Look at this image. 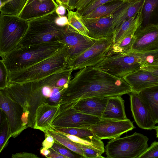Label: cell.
<instances>
[{
  "label": "cell",
  "instance_id": "cell-1",
  "mask_svg": "<svg viewBox=\"0 0 158 158\" xmlns=\"http://www.w3.org/2000/svg\"><path fill=\"white\" fill-rule=\"evenodd\" d=\"M132 92L123 79L98 68L86 67L80 69L69 83L61 96L59 110L71 108L82 99L122 96Z\"/></svg>",
  "mask_w": 158,
  "mask_h": 158
},
{
  "label": "cell",
  "instance_id": "cell-2",
  "mask_svg": "<svg viewBox=\"0 0 158 158\" xmlns=\"http://www.w3.org/2000/svg\"><path fill=\"white\" fill-rule=\"evenodd\" d=\"M64 46L60 41L16 48L2 58L8 72L33 65L53 55Z\"/></svg>",
  "mask_w": 158,
  "mask_h": 158
},
{
  "label": "cell",
  "instance_id": "cell-3",
  "mask_svg": "<svg viewBox=\"0 0 158 158\" xmlns=\"http://www.w3.org/2000/svg\"><path fill=\"white\" fill-rule=\"evenodd\" d=\"M0 90L21 106L24 113L25 124L27 127L33 128L37 109L47 102L40 90L33 82H9L6 87Z\"/></svg>",
  "mask_w": 158,
  "mask_h": 158
},
{
  "label": "cell",
  "instance_id": "cell-4",
  "mask_svg": "<svg viewBox=\"0 0 158 158\" xmlns=\"http://www.w3.org/2000/svg\"><path fill=\"white\" fill-rule=\"evenodd\" d=\"M64 46L53 55L33 65L8 72L9 82L23 83L38 81L68 68Z\"/></svg>",
  "mask_w": 158,
  "mask_h": 158
},
{
  "label": "cell",
  "instance_id": "cell-5",
  "mask_svg": "<svg viewBox=\"0 0 158 158\" xmlns=\"http://www.w3.org/2000/svg\"><path fill=\"white\" fill-rule=\"evenodd\" d=\"M59 16L55 11L28 21L27 29L16 48L60 41L66 25L62 27L57 24Z\"/></svg>",
  "mask_w": 158,
  "mask_h": 158
},
{
  "label": "cell",
  "instance_id": "cell-6",
  "mask_svg": "<svg viewBox=\"0 0 158 158\" xmlns=\"http://www.w3.org/2000/svg\"><path fill=\"white\" fill-rule=\"evenodd\" d=\"M148 137L134 133L125 137L111 139L105 148L107 158H139L148 148Z\"/></svg>",
  "mask_w": 158,
  "mask_h": 158
},
{
  "label": "cell",
  "instance_id": "cell-7",
  "mask_svg": "<svg viewBox=\"0 0 158 158\" xmlns=\"http://www.w3.org/2000/svg\"><path fill=\"white\" fill-rule=\"evenodd\" d=\"M28 27V21L18 16L0 14V56L1 58L17 47Z\"/></svg>",
  "mask_w": 158,
  "mask_h": 158
},
{
  "label": "cell",
  "instance_id": "cell-8",
  "mask_svg": "<svg viewBox=\"0 0 158 158\" xmlns=\"http://www.w3.org/2000/svg\"><path fill=\"white\" fill-rule=\"evenodd\" d=\"M120 79L142 67L138 52L132 51L115 54L108 56L93 66Z\"/></svg>",
  "mask_w": 158,
  "mask_h": 158
},
{
  "label": "cell",
  "instance_id": "cell-9",
  "mask_svg": "<svg viewBox=\"0 0 158 158\" xmlns=\"http://www.w3.org/2000/svg\"><path fill=\"white\" fill-rule=\"evenodd\" d=\"M113 44L112 37L96 40L90 47L69 60V67L75 70L95 66L110 56Z\"/></svg>",
  "mask_w": 158,
  "mask_h": 158
},
{
  "label": "cell",
  "instance_id": "cell-10",
  "mask_svg": "<svg viewBox=\"0 0 158 158\" xmlns=\"http://www.w3.org/2000/svg\"><path fill=\"white\" fill-rule=\"evenodd\" d=\"M0 110L8 121L11 137L15 138L28 128L24 122V111L19 104L9 98L0 90Z\"/></svg>",
  "mask_w": 158,
  "mask_h": 158
},
{
  "label": "cell",
  "instance_id": "cell-11",
  "mask_svg": "<svg viewBox=\"0 0 158 158\" xmlns=\"http://www.w3.org/2000/svg\"><path fill=\"white\" fill-rule=\"evenodd\" d=\"M95 116L76 111L73 108L59 110L52 127L88 128L101 120Z\"/></svg>",
  "mask_w": 158,
  "mask_h": 158
},
{
  "label": "cell",
  "instance_id": "cell-12",
  "mask_svg": "<svg viewBox=\"0 0 158 158\" xmlns=\"http://www.w3.org/2000/svg\"><path fill=\"white\" fill-rule=\"evenodd\" d=\"M88 128L102 140L119 137L135 127L133 123L128 119L123 120L101 119Z\"/></svg>",
  "mask_w": 158,
  "mask_h": 158
},
{
  "label": "cell",
  "instance_id": "cell-13",
  "mask_svg": "<svg viewBox=\"0 0 158 158\" xmlns=\"http://www.w3.org/2000/svg\"><path fill=\"white\" fill-rule=\"evenodd\" d=\"M96 40L85 36L68 25L60 38L67 52L68 61L90 47Z\"/></svg>",
  "mask_w": 158,
  "mask_h": 158
},
{
  "label": "cell",
  "instance_id": "cell-14",
  "mask_svg": "<svg viewBox=\"0 0 158 158\" xmlns=\"http://www.w3.org/2000/svg\"><path fill=\"white\" fill-rule=\"evenodd\" d=\"M131 108L134 120L139 127L145 130L155 129L156 124L152 114L138 93L129 94Z\"/></svg>",
  "mask_w": 158,
  "mask_h": 158
},
{
  "label": "cell",
  "instance_id": "cell-15",
  "mask_svg": "<svg viewBox=\"0 0 158 158\" xmlns=\"http://www.w3.org/2000/svg\"><path fill=\"white\" fill-rule=\"evenodd\" d=\"M131 51L143 53L158 49V26L136 30Z\"/></svg>",
  "mask_w": 158,
  "mask_h": 158
},
{
  "label": "cell",
  "instance_id": "cell-16",
  "mask_svg": "<svg viewBox=\"0 0 158 158\" xmlns=\"http://www.w3.org/2000/svg\"><path fill=\"white\" fill-rule=\"evenodd\" d=\"M83 22L88 31L89 36L95 40L112 37L115 32L112 15L94 19L84 18L81 16Z\"/></svg>",
  "mask_w": 158,
  "mask_h": 158
},
{
  "label": "cell",
  "instance_id": "cell-17",
  "mask_svg": "<svg viewBox=\"0 0 158 158\" xmlns=\"http://www.w3.org/2000/svg\"><path fill=\"white\" fill-rule=\"evenodd\" d=\"M58 6L54 0L43 1L27 0L18 17L24 20L29 21L55 11Z\"/></svg>",
  "mask_w": 158,
  "mask_h": 158
},
{
  "label": "cell",
  "instance_id": "cell-18",
  "mask_svg": "<svg viewBox=\"0 0 158 158\" xmlns=\"http://www.w3.org/2000/svg\"><path fill=\"white\" fill-rule=\"evenodd\" d=\"M131 87L132 92L138 93L142 90L158 85V77L141 68L123 78Z\"/></svg>",
  "mask_w": 158,
  "mask_h": 158
},
{
  "label": "cell",
  "instance_id": "cell-19",
  "mask_svg": "<svg viewBox=\"0 0 158 158\" xmlns=\"http://www.w3.org/2000/svg\"><path fill=\"white\" fill-rule=\"evenodd\" d=\"M60 104L52 105L46 102L38 107L36 111L33 128L44 133L52 127L53 120L57 114Z\"/></svg>",
  "mask_w": 158,
  "mask_h": 158
},
{
  "label": "cell",
  "instance_id": "cell-20",
  "mask_svg": "<svg viewBox=\"0 0 158 158\" xmlns=\"http://www.w3.org/2000/svg\"><path fill=\"white\" fill-rule=\"evenodd\" d=\"M108 97H94L80 100L71 108L81 113L101 118Z\"/></svg>",
  "mask_w": 158,
  "mask_h": 158
},
{
  "label": "cell",
  "instance_id": "cell-21",
  "mask_svg": "<svg viewBox=\"0 0 158 158\" xmlns=\"http://www.w3.org/2000/svg\"><path fill=\"white\" fill-rule=\"evenodd\" d=\"M143 1L133 0L126 2L112 14L115 31L124 21L138 15Z\"/></svg>",
  "mask_w": 158,
  "mask_h": 158
},
{
  "label": "cell",
  "instance_id": "cell-22",
  "mask_svg": "<svg viewBox=\"0 0 158 158\" xmlns=\"http://www.w3.org/2000/svg\"><path fill=\"white\" fill-rule=\"evenodd\" d=\"M139 13L141 21L137 30L158 26V0H144Z\"/></svg>",
  "mask_w": 158,
  "mask_h": 158
},
{
  "label": "cell",
  "instance_id": "cell-23",
  "mask_svg": "<svg viewBox=\"0 0 158 158\" xmlns=\"http://www.w3.org/2000/svg\"><path fill=\"white\" fill-rule=\"evenodd\" d=\"M101 119L119 120L128 119L125 112L124 101L121 96L108 97Z\"/></svg>",
  "mask_w": 158,
  "mask_h": 158
},
{
  "label": "cell",
  "instance_id": "cell-24",
  "mask_svg": "<svg viewBox=\"0 0 158 158\" xmlns=\"http://www.w3.org/2000/svg\"><path fill=\"white\" fill-rule=\"evenodd\" d=\"M139 13L135 16L124 21L116 30L113 37V44L116 43L127 35L135 33L141 23Z\"/></svg>",
  "mask_w": 158,
  "mask_h": 158
},
{
  "label": "cell",
  "instance_id": "cell-25",
  "mask_svg": "<svg viewBox=\"0 0 158 158\" xmlns=\"http://www.w3.org/2000/svg\"><path fill=\"white\" fill-rule=\"evenodd\" d=\"M150 110L158 123V85L145 89L138 93Z\"/></svg>",
  "mask_w": 158,
  "mask_h": 158
},
{
  "label": "cell",
  "instance_id": "cell-26",
  "mask_svg": "<svg viewBox=\"0 0 158 158\" xmlns=\"http://www.w3.org/2000/svg\"><path fill=\"white\" fill-rule=\"evenodd\" d=\"M125 2L118 0L111 2L99 6L86 16H81L88 19H94L112 15Z\"/></svg>",
  "mask_w": 158,
  "mask_h": 158
},
{
  "label": "cell",
  "instance_id": "cell-27",
  "mask_svg": "<svg viewBox=\"0 0 158 158\" xmlns=\"http://www.w3.org/2000/svg\"><path fill=\"white\" fill-rule=\"evenodd\" d=\"M45 132H47L52 136L56 142L81 155L83 158H85L82 149L77 143L72 141L60 132L54 130L52 127L47 129Z\"/></svg>",
  "mask_w": 158,
  "mask_h": 158
},
{
  "label": "cell",
  "instance_id": "cell-28",
  "mask_svg": "<svg viewBox=\"0 0 158 158\" xmlns=\"http://www.w3.org/2000/svg\"><path fill=\"white\" fill-rule=\"evenodd\" d=\"M58 132L73 135L80 138L92 140H101L89 128L52 127Z\"/></svg>",
  "mask_w": 158,
  "mask_h": 158
},
{
  "label": "cell",
  "instance_id": "cell-29",
  "mask_svg": "<svg viewBox=\"0 0 158 158\" xmlns=\"http://www.w3.org/2000/svg\"><path fill=\"white\" fill-rule=\"evenodd\" d=\"M27 0H10L0 7L1 14L18 16L23 9Z\"/></svg>",
  "mask_w": 158,
  "mask_h": 158
},
{
  "label": "cell",
  "instance_id": "cell-30",
  "mask_svg": "<svg viewBox=\"0 0 158 158\" xmlns=\"http://www.w3.org/2000/svg\"><path fill=\"white\" fill-rule=\"evenodd\" d=\"M67 10L68 25L81 33L89 37L88 31L82 21L79 13L76 11Z\"/></svg>",
  "mask_w": 158,
  "mask_h": 158
},
{
  "label": "cell",
  "instance_id": "cell-31",
  "mask_svg": "<svg viewBox=\"0 0 158 158\" xmlns=\"http://www.w3.org/2000/svg\"><path fill=\"white\" fill-rule=\"evenodd\" d=\"M134 34H130L120 41L113 44L112 47L110 55L131 51L135 40Z\"/></svg>",
  "mask_w": 158,
  "mask_h": 158
},
{
  "label": "cell",
  "instance_id": "cell-32",
  "mask_svg": "<svg viewBox=\"0 0 158 158\" xmlns=\"http://www.w3.org/2000/svg\"><path fill=\"white\" fill-rule=\"evenodd\" d=\"M60 132L72 141L98 151L102 154L105 152L104 144L102 140L95 141L83 139L73 135Z\"/></svg>",
  "mask_w": 158,
  "mask_h": 158
},
{
  "label": "cell",
  "instance_id": "cell-33",
  "mask_svg": "<svg viewBox=\"0 0 158 158\" xmlns=\"http://www.w3.org/2000/svg\"><path fill=\"white\" fill-rule=\"evenodd\" d=\"M0 152L7 145L10 138L11 137L8 121L6 117L0 122Z\"/></svg>",
  "mask_w": 158,
  "mask_h": 158
},
{
  "label": "cell",
  "instance_id": "cell-34",
  "mask_svg": "<svg viewBox=\"0 0 158 158\" xmlns=\"http://www.w3.org/2000/svg\"><path fill=\"white\" fill-rule=\"evenodd\" d=\"M124 0H93L87 6L83 9L77 11L81 16L86 15L98 6L108 2Z\"/></svg>",
  "mask_w": 158,
  "mask_h": 158
},
{
  "label": "cell",
  "instance_id": "cell-35",
  "mask_svg": "<svg viewBox=\"0 0 158 158\" xmlns=\"http://www.w3.org/2000/svg\"><path fill=\"white\" fill-rule=\"evenodd\" d=\"M51 148L67 158H83L81 155L70 150L55 141Z\"/></svg>",
  "mask_w": 158,
  "mask_h": 158
},
{
  "label": "cell",
  "instance_id": "cell-36",
  "mask_svg": "<svg viewBox=\"0 0 158 158\" xmlns=\"http://www.w3.org/2000/svg\"><path fill=\"white\" fill-rule=\"evenodd\" d=\"M139 53L142 67L145 66L158 59V49L143 53Z\"/></svg>",
  "mask_w": 158,
  "mask_h": 158
},
{
  "label": "cell",
  "instance_id": "cell-37",
  "mask_svg": "<svg viewBox=\"0 0 158 158\" xmlns=\"http://www.w3.org/2000/svg\"><path fill=\"white\" fill-rule=\"evenodd\" d=\"M158 158V141H154L139 158Z\"/></svg>",
  "mask_w": 158,
  "mask_h": 158
},
{
  "label": "cell",
  "instance_id": "cell-38",
  "mask_svg": "<svg viewBox=\"0 0 158 158\" xmlns=\"http://www.w3.org/2000/svg\"><path fill=\"white\" fill-rule=\"evenodd\" d=\"M8 71L3 60H0V89L6 87L9 83Z\"/></svg>",
  "mask_w": 158,
  "mask_h": 158
},
{
  "label": "cell",
  "instance_id": "cell-39",
  "mask_svg": "<svg viewBox=\"0 0 158 158\" xmlns=\"http://www.w3.org/2000/svg\"><path fill=\"white\" fill-rule=\"evenodd\" d=\"M82 149L85 158H104L99 152L81 144L77 143Z\"/></svg>",
  "mask_w": 158,
  "mask_h": 158
},
{
  "label": "cell",
  "instance_id": "cell-40",
  "mask_svg": "<svg viewBox=\"0 0 158 158\" xmlns=\"http://www.w3.org/2000/svg\"><path fill=\"white\" fill-rule=\"evenodd\" d=\"M45 139L42 143V147L49 149L53 145L55 140L52 136L47 132H45Z\"/></svg>",
  "mask_w": 158,
  "mask_h": 158
},
{
  "label": "cell",
  "instance_id": "cell-41",
  "mask_svg": "<svg viewBox=\"0 0 158 158\" xmlns=\"http://www.w3.org/2000/svg\"><path fill=\"white\" fill-rule=\"evenodd\" d=\"M12 158H39L37 155L35 154L26 152L17 153L13 154Z\"/></svg>",
  "mask_w": 158,
  "mask_h": 158
},
{
  "label": "cell",
  "instance_id": "cell-42",
  "mask_svg": "<svg viewBox=\"0 0 158 158\" xmlns=\"http://www.w3.org/2000/svg\"><path fill=\"white\" fill-rule=\"evenodd\" d=\"M57 24L60 26H64L68 25L67 17L65 16H59L56 21Z\"/></svg>",
  "mask_w": 158,
  "mask_h": 158
},
{
  "label": "cell",
  "instance_id": "cell-43",
  "mask_svg": "<svg viewBox=\"0 0 158 158\" xmlns=\"http://www.w3.org/2000/svg\"><path fill=\"white\" fill-rule=\"evenodd\" d=\"M141 68L158 77V66H147L141 67Z\"/></svg>",
  "mask_w": 158,
  "mask_h": 158
},
{
  "label": "cell",
  "instance_id": "cell-44",
  "mask_svg": "<svg viewBox=\"0 0 158 158\" xmlns=\"http://www.w3.org/2000/svg\"><path fill=\"white\" fill-rule=\"evenodd\" d=\"M49 149L50 151V153L48 156V158H67L52 148Z\"/></svg>",
  "mask_w": 158,
  "mask_h": 158
},
{
  "label": "cell",
  "instance_id": "cell-45",
  "mask_svg": "<svg viewBox=\"0 0 158 158\" xmlns=\"http://www.w3.org/2000/svg\"><path fill=\"white\" fill-rule=\"evenodd\" d=\"M93 0H81L77 5L76 10H80L89 4Z\"/></svg>",
  "mask_w": 158,
  "mask_h": 158
},
{
  "label": "cell",
  "instance_id": "cell-46",
  "mask_svg": "<svg viewBox=\"0 0 158 158\" xmlns=\"http://www.w3.org/2000/svg\"><path fill=\"white\" fill-rule=\"evenodd\" d=\"M81 0H70L67 9L73 10L76 9L77 6Z\"/></svg>",
  "mask_w": 158,
  "mask_h": 158
},
{
  "label": "cell",
  "instance_id": "cell-47",
  "mask_svg": "<svg viewBox=\"0 0 158 158\" xmlns=\"http://www.w3.org/2000/svg\"><path fill=\"white\" fill-rule=\"evenodd\" d=\"M66 8L63 6L58 5L55 11L59 15L63 16H64L66 13Z\"/></svg>",
  "mask_w": 158,
  "mask_h": 158
},
{
  "label": "cell",
  "instance_id": "cell-48",
  "mask_svg": "<svg viewBox=\"0 0 158 158\" xmlns=\"http://www.w3.org/2000/svg\"><path fill=\"white\" fill-rule=\"evenodd\" d=\"M58 5H60L64 6L67 9L68 7L69 4L70 0H55Z\"/></svg>",
  "mask_w": 158,
  "mask_h": 158
},
{
  "label": "cell",
  "instance_id": "cell-49",
  "mask_svg": "<svg viewBox=\"0 0 158 158\" xmlns=\"http://www.w3.org/2000/svg\"><path fill=\"white\" fill-rule=\"evenodd\" d=\"M40 153L46 157L48 158V156L50 153V151L49 149L42 147L40 149Z\"/></svg>",
  "mask_w": 158,
  "mask_h": 158
},
{
  "label": "cell",
  "instance_id": "cell-50",
  "mask_svg": "<svg viewBox=\"0 0 158 158\" xmlns=\"http://www.w3.org/2000/svg\"><path fill=\"white\" fill-rule=\"evenodd\" d=\"M158 66V59H156L152 63L148 64L144 66Z\"/></svg>",
  "mask_w": 158,
  "mask_h": 158
},
{
  "label": "cell",
  "instance_id": "cell-51",
  "mask_svg": "<svg viewBox=\"0 0 158 158\" xmlns=\"http://www.w3.org/2000/svg\"><path fill=\"white\" fill-rule=\"evenodd\" d=\"M10 0H0V7L2 6L4 4L8 2Z\"/></svg>",
  "mask_w": 158,
  "mask_h": 158
},
{
  "label": "cell",
  "instance_id": "cell-52",
  "mask_svg": "<svg viewBox=\"0 0 158 158\" xmlns=\"http://www.w3.org/2000/svg\"><path fill=\"white\" fill-rule=\"evenodd\" d=\"M155 129L156 131V137L158 138V126H156Z\"/></svg>",
  "mask_w": 158,
  "mask_h": 158
},
{
  "label": "cell",
  "instance_id": "cell-53",
  "mask_svg": "<svg viewBox=\"0 0 158 158\" xmlns=\"http://www.w3.org/2000/svg\"><path fill=\"white\" fill-rule=\"evenodd\" d=\"M132 0H124V1H125V2H127V1H132Z\"/></svg>",
  "mask_w": 158,
  "mask_h": 158
},
{
  "label": "cell",
  "instance_id": "cell-54",
  "mask_svg": "<svg viewBox=\"0 0 158 158\" xmlns=\"http://www.w3.org/2000/svg\"><path fill=\"white\" fill-rule=\"evenodd\" d=\"M39 0L41 1H45L46 0Z\"/></svg>",
  "mask_w": 158,
  "mask_h": 158
}]
</instances>
